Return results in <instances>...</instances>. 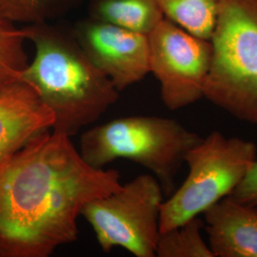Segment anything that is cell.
<instances>
[{"instance_id":"6da1fadb","label":"cell","mask_w":257,"mask_h":257,"mask_svg":"<svg viewBox=\"0 0 257 257\" xmlns=\"http://www.w3.org/2000/svg\"><path fill=\"white\" fill-rule=\"evenodd\" d=\"M121 186L117 171L86 163L71 137L38 134L0 162V257H49L74 243L83 207Z\"/></svg>"},{"instance_id":"7a4b0ae2","label":"cell","mask_w":257,"mask_h":257,"mask_svg":"<svg viewBox=\"0 0 257 257\" xmlns=\"http://www.w3.org/2000/svg\"><path fill=\"white\" fill-rule=\"evenodd\" d=\"M24 28L35 57L19 75L54 114L52 130L74 137L119 99V92L93 64L72 28L44 22Z\"/></svg>"},{"instance_id":"3957f363","label":"cell","mask_w":257,"mask_h":257,"mask_svg":"<svg viewBox=\"0 0 257 257\" xmlns=\"http://www.w3.org/2000/svg\"><path fill=\"white\" fill-rule=\"evenodd\" d=\"M201 139L176 120L131 115L85 131L78 151L85 162L95 169L121 158L138 163L152 172L163 192L170 194L186 155Z\"/></svg>"},{"instance_id":"277c9868","label":"cell","mask_w":257,"mask_h":257,"mask_svg":"<svg viewBox=\"0 0 257 257\" xmlns=\"http://www.w3.org/2000/svg\"><path fill=\"white\" fill-rule=\"evenodd\" d=\"M204 98L257 125V0H219Z\"/></svg>"},{"instance_id":"5b68a950","label":"cell","mask_w":257,"mask_h":257,"mask_svg":"<svg viewBox=\"0 0 257 257\" xmlns=\"http://www.w3.org/2000/svg\"><path fill=\"white\" fill-rule=\"evenodd\" d=\"M257 160V146L219 131L192 148L185 157L189 173L182 185L163 201L160 231L199 216L231 193L246 178Z\"/></svg>"},{"instance_id":"8992f818","label":"cell","mask_w":257,"mask_h":257,"mask_svg":"<svg viewBox=\"0 0 257 257\" xmlns=\"http://www.w3.org/2000/svg\"><path fill=\"white\" fill-rule=\"evenodd\" d=\"M163 193L155 175H138L119 190L87 203L81 215L104 252L119 247L135 256L155 257Z\"/></svg>"},{"instance_id":"52a82bcc","label":"cell","mask_w":257,"mask_h":257,"mask_svg":"<svg viewBox=\"0 0 257 257\" xmlns=\"http://www.w3.org/2000/svg\"><path fill=\"white\" fill-rule=\"evenodd\" d=\"M148 40L150 73L160 84L166 107L181 110L203 98L211 69V40L195 37L165 18Z\"/></svg>"},{"instance_id":"ba28073f","label":"cell","mask_w":257,"mask_h":257,"mask_svg":"<svg viewBox=\"0 0 257 257\" xmlns=\"http://www.w3.org/2000/svg\"><path fill=\"white\" fill-rule=\"evenodd\" d=\"M72 31L86 55L118 92L150 74L147 35L89 17L78 20Z\"/></svg>"},{"instance_id":"9c48e42d","label":"cell","mask_w":257,"mask_h":257,"mask_svg":"<svg viewBox=\"0 0 257 257\" xmlns=\"http://www.w3.org/2000/svg\"><path fill=\"white\" fill-rule=\"evenodd\" d=\"M54 114L35 88L21 79L0 89V162L38 134L51 130Z\"/></svg>"},{"instance_id":"30bf717a","label":"cell","mask_w":257,"mask_h":257,"mask_svg":"<svg viewBox=\"0 0 257 257\" xmlns=\"http://www.w3.org/2000/svg\"><path fill=\"white\" fill-rule=\"evenodd\" d=\"M203 215L214 257H257V207L227 196Z\"/></svg>"},{"instance_id":"8fae6325","label":"cell","mask_w":257,"mask_h":257,"mask_svg":"<svg viewBox=\"0 0 257 257\" xmlns=\"http://www.w3.org/2000/svg\"><path fill=\"white\" fill-rule=\"evenodd\" d=\"M89 18L149 35L164 19L157 0H87Z\"/></svg>"},{"instance_id":"7c38bea8","label":"cell","mask_w":257,"mask_h":257,"mask_svg":"<svg viewBox=\"0 0 257 257\" xmlns=\"http://www.w3.org/2000/svg\"><path fill=\"white\" fill-rule=\"evenodd\" d=\"M164 18L195 37L211 39L219 0H157Z\"/></svg>"},{"instance_id":"4fadbf2b","label":"cell","mask_w":257,"mask_h":257,"mask_svg":"<svg viewBox=\"0 0 257 257\" xmlns=\"http://www.w3.org/2000/svg\"><path fill=\"white\" fill-rule=\"evenodd\" d=\"M204 221L196 216L182 225L160 231L156 256L214 257L202 236Z\"/></svg>"},{"instance_id":"5bb4252c","label":"cell","mask_w":257,"mask_h":257,"mask_svg":"<svg viewBox=\"0 0 257 257\" xmlns=\"http://www.w3.org/2000/svg\"><path fill=\"white\" fill-rule=\"evenodd\" d=\"M85 0H0V14L14 23L33 25L54 22Z\"/></svg>"},{"instance_id":"9a60e30c","label":"cell","mask_w":257,"mask_h":257,"mask_svg":"<svg viewBox=\"0 0 257 257\" xmlns=\"http://www.w3.org/2000/svg\"><path fill=\"white\" fill-rule=\"evenodd\" d=\"M27 35L24 28L0 14V89L19 79L29 63L25 51Z\"/></svg>"},{"instance_id":"2e32d148","label":"cell","mask_w":257,"mask_h":257,"mask_svg":"<svg viewBox=\"0 0 257 257\" xmlns=\"http://www.w3.org/2000/svg\"><path fill=\"white\" fill-rule=\"evenodd\" d=\"M240 203L257 207V160L246 178L230 195Z\"/></svg>"}]
</instances>
